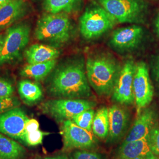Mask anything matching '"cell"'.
<instances>
[{
  "instance_id": "e0dca14e",
  "label": "cell",
  "mask_w": 159,
  "mask_h": 159,
  "mask_svg": "<svg viewBox=\"0 0 159 159\" xmlns=\"http://www.w3.org/2000/svg\"><path fill=\"white\" fill-rule=\"evenodd\" d=\"M60 55L57 48L50 46L35 44L25 52V56L29 64L44 63L56 60Z\"/></svg>"
},
{
  "instance_id": "f546056e",
  "label": "cell",
  "mask_w": 159,
  "mask_h": 159,
  "mask_svg": "<svg viewBox=\"0 0 159 159\" xmlns=\"http://www.w3.org/2000/svg\"><path fill=\"white\" fill-rule=\"evenodd\" d=\"M41 159H70V158L66 154H58L53 156L46 157Z\"/></svg>"
},
{
  "instance_id": "30bf717a",
  "label": "cell",
  "mask_w": 159,
  "mask_h": 159,
  "mask_svg": "<svg viewBox=\"0 0 159 159\" xmlns=\"http://www.w3.org/2000/svg\"><path fill=\"white\" fill-rule=\"evenodd\" d=\"M133 93L137 114L146 108L153 100L154 90L146 64L140 62L136 64L133 79Z\"/></svg>"
},
{
  "instance_id": "e575fe53",
  "label": "cell",
  "mask_w": 159,
  "mask_h": 159,
  "mask_svg": "<svg viewBox=\"0 0 159 159\" xmlns=\"http://www.w3.org/2000/svg\"><path fill=\"white\" fill-rule=\"evenodd\" d=\"M159 159V157H154V158H153V159Z\"/></svg>"
},
{
  "instance_id": "7a4b0ae2",
  "label": "cell",
  "mask_w": 159,
  "mask_h": 159,
  "mask_svg": "<svg viewBox=\"0 0 159 159\" xmlns=\"http://www.w3.org/2000/svg\"><path fill=\"white\" fill-rule=\"evenodd\" d=\"M121 67L114 57L105 54L89 57L85 71L89 84L99 96H111Z\"/></svg>"
},
{
  "instance_id": "83f0119b",
  "label": "cell",
  "mask_w": 159,
  "mask_h": 159,
  "mask_svg": "<svg viewBox=\"0 0 159 159\" xmlns=\"http://www.w3.org/2000/svg\"><path fill=\"white\" fill-rule=\"evenodd\" d=\"M14 90L11 83L5 80L0 79V98L11 97Z\"/></svg>"
},
{
  "instance_id": "4dcf8cb0",
  "label": "cell",
  "mask_w": 159,
  "mask_h": 159,
  "mask_svg": "<svg viewBox=\"0 0 159 159\" xmlns=\"http://www.w3.org/2000/svg\"><path fill=\"white\" fill-rule=\"evenodd\" d=\"M4 38H5V36H3L2 35H0V53L2 50V47H3L4 42Z\"/></svg>"
},
{
  "instance_id": "603a6c76",
  "label": "cell",
  "mask_w": 159,
  "mask_h": 159,
  "mask_svg": "<svg viewBox=\"0 0 159 159\" xmlns=\"http://www.w3.org/2000/svg\"><path fill=\"white\" fill-rule=\"evenodd\" d=\"M95 113L93 108L89 109L78 114L71 120L80 127L91 131Z\"/></svg>"
},
{
  "instance_id": "ffe728a7",
  "label": "cell",
  "mask_w": 159,
  "mask_h": 159,
  "mask_svg": "<svg viewBox=\"0 0 159 159\" xmlns=\"http://www.w3.org/2000/svg\"><path fill=\"white\" fill-rule=\"evenodd\" d=\"M56 62V60H52L44 63L29 64L23 68L21 75L35 80H41L51 72Z\"/></svg>"
},
{
  "instance_id": "484cf974",
  "label": "cell",
  "mask_w": 159,
  "mask_h": 159,
  "mask_svg": "<svg viewBox=\"0 0 159 159\" xmlns=\"http://www.w3.org/2000/svg\"><path fill=\"white\" fill-rule=\"evenodd\" d=\"M150 148L154 154L159 156V126H156L148 137Z\"/></svg>"
},
{
  "instance_id": "ac0fdd59",
  "label": "cell",
  "mask_w": 159,
  "mask_h": 159,
  "mask_svg": "<svg viewBox=\"0 0 159 159\" xmlns=\"http://www.w3.org/2000/svg\"><path fill=\"white\" fill-rule=\"evenodd\" d=\"M26 156L23 146L0 133V159H25Z\"/></svg>"
},
{
  "instance_id": "6da1fadb",
  "label": "cell",
  "mask_w": 159,
  "mask_h": 159,
  "mask_svg": "<svg viewBox=\"0 0 159 159\" xmlns=\"http://www.w3.org/2000/svg\"><path fill=\"white\" fill-rule=\"evenodd\" d=\"M51 94L66 98L86 99L91 96L84 63L75 61L59 68L50 86Z\"/></svg>"
},
{
  "instance_id": "8fae6325",
  "label": "cell",
  "mask_w": 159,
  "mask_h": 159,
  "mask_svg": "<svg viewBox=\"0 0 159 159\" xmlns=\"http://www.w3.org/2000/svg\"><path fill=\"white\" fill-rule=\"evenodd\" d=\"M28 119L24 111L18 107L0 114V133L21 141Z\"/></svg>"
},
{
  "instance_id": "1f68e13d",
  "label": "cell",
  "mask_w": 159,
  "mask_h": 159,
  "mask_svg": "<svg viewBox=\"0 0 159 159\" xmlns=\"http://www.w3.org/2000/svg\"><path fill=\"white\" fill-rule=\"evenodd\" d=\"M156 76H157V81L159 83V60L157 64V67H156Z\"/></svg>"
},
{
  "instance_id": "ba28073f",
  "label": "cell",
  "mask_w": 159,
  "mask_h": 159,
  "mask_svg": "<svg viewBox=\"0 0 159 159\" xmlns=\"http://www.w3.org/2000/svg\"><path fill=\"white\" fill-rule=\"evenodd\" d=\"M30 28L25 24H18L8 30L0 53V66L14 61L29 43Z\"/></svg>"
},
{
  "instance_id": "3957f363",
  "label": "cell",
  "mask_w": 159,
  "mask_h": 159,
  "mask_svg": "<svg viewBox=\"0 0 159 159\" xmlns=\"http://www.w3.org/2000/svg\"><path fill=\"white\" fill-rule=\"evenodd\" d=\"M71 30V21L66 13H48L39 20L35 37L39 41L60 46L70 39Z\"/></svg>"
},
{
  "instance_id": "7c38bea8",
  "label": "cell",
  "mask_w": 159,
  "mask_h": 159,
  "mask_svg": "<svg viewBox=\"0 0 159 159\" xmlns=\"http://www.w3.org/2000/svg\"><path fill=\"white\" fill-rule=\"evenodd\" d=\"M143 36L142 27L133 25L116 30L110 39V45L120 52L133 51L140 44Z\"/></svg>"
},
{
  "instance_id": "d590c367",
  "label": "cell",
  "mask_w": 159,
  "mask_h": 159,
  "mask_svg": "<svg viewBox=\"0 0 159 159\" xmlns=\"http://www.w3.org/2000/svg\"><path fill=\"white\" fill-rule=\"evenodd\" d=\"M4 5H5V4H4ZM3 6H4V5H3ZM0 6V8H1V7H2V6Z\"/></svg>"
},
{
  "instance_id": "cb8c5ba5",
  "label": "cell",
  "mask_w": 159,
  "mask_h": 159,
  "mask_svg": "<svg viewBox=\"0 0 159 159\" xmlns=\"http://www.w3.org/2000/svg\"><path fill=\"white\" fill-rule=\"evenodd\" d=\"M50 134L51 133L43 131L39 129L31 132L24 133L21 141L29 146H36L41 144L44 137Z\"/></svg>"
},
{
  "instance_id": "836d02e7",
  "label": "cell",
  "mask_w": 159,
  "mask_h": 159,
  "mask_svg": "<svg viewBox=\"0 0 159 159\" xmlns=\"http://www.w3.org/2000/svg\"><path fill=\"white\" fill-rule=\"evenodd\" d=\"M156 28H157V32H158V33H159V16H158V17H157V21H156Z\"/></svg>"
},
{
  "instance_id": "f1b7e54d",
  "label": "cell",
  "mask_w": 159,
  "mask_h": 159,
  "mask_svg": "<svg viewBox=\"0 0 159 159\" xmlns=\"http://www.w3.org/2000/svg\"><path fill=\"white\" fill-rule=\"evenodd\" d=\"M39 123L37 120L34 119H29L25 123L24 133L37 130L39 129Z\"/></svg>"
},
{
  "instance_id": "2e32d148",
  "label": "cell",
  "mask_w": 159,
  "mask_h": 159,
  "mask_svg": "<svg viewBox=\"0 0 159 159\" xmlns=\"http://www.w3.org/2000/svg\"><path fill=\"white\" fill-rule=\"evenodd\" d=\"M27 11V5L24 0H11L0 8V29L11 25L23 17Z\"/></svg>"
},
{
  "instance_id": "5b68a950",
  "label": "cell",
  "mask_w": 159,
  "mask_h": 159,
  "mask_svg": "<svg viewBox=\"0 0 159 159\" xmlns=\"http://www.w3.org/2000/svg\"><path fill=\"white\" fill-rule=\"evenodd\" d=\"M119 23H142L146 6L143 0H97Z\"/></svg>"
},
{
  "instance_id": "52a82bcc",
  "label": "cell",
  "mask_w": 159,
  "mask_h": 159,
  "mask_svg": "<svg viewBox=\"0 0 159 159\" xmlns=\"http://www.w3.org/2000/svg\"><path fill=\"white\" fill-rule=\"evenodd\" d=\"M63 136V152L72 150H90L98 144L97 137L75 124L71 120L63 121L61 125Z\"/></svg>"
},
{
  "instance_id": "9c48e42d",
  "label": "cell",
  "mask_w": 159,
  "mask_h": 159,
  "mask_svg": "<svg viewBox=\"0 0 159 159\" xmlns=\"http://www.w3.org/2000/svg\"><path fill=\"white\" fill-rule=\"evenodd\" d=\"M136 64L131 60L127 61L121 68L111 94L115 102L122 106L132 105L134 100L133 79Z\"/></svg>"
},
{
  "instance_id": "8992f818",
  "label": "cell",
  "mask_w": 159,
  "mask_h": 159,
  "mask_svg": "<svg viewBox=\"0 0 159 159\" xmlns=\"http://www.w3.org/2000/svg\"><path fill=\"white\" fill-rule=\"evenodd\" d=\"M96 102L83 98H60L51 100L43 104V113L62 123L85 110L93 108Z\"/></svg>"
},
{
  "instance_id": "277c9868",
  "label": "cell",
  "mask_w": 159,
  "mask_h": 159,
  "mask_svg": "<svg viewBox=\"0 0 159 159\" xmlns=\"http://www.w3.org/2000/svg\"><path fill=\"white\" fill-rule=\"evenodd\" d=\"M117 23L102 6L89 7L80 18V30L87 40L96 39L113 28Z\"/></svg>"
},
{
  "instance_id": "4316f807",
  "label": "cell",
  "mask_w": 159,
  "mask_h": 159,
  "mask_svg": "<svg viewBox=\"0 0 159 159\" xmlns=\"http://www.w3.org/2000/svg\"><path fill=\"white\" fill-rule=\"evenodd\" d=\"M19 104L20 103L17 100L12 97L9 98H0V114L17 107Z\"/></svg>"
},
{
  "instance_id": "7402d4cb",
  "label": "cell",
  "mask_w": 159,
  "mask_h": 159,
  "mask_svg": "<svg viewBox=\"0 0 159 159\" xmlns=\"http://www.w3.org/2000/svg\"><path fill=\"white\" fill-rule=\"evenodd\" d=\"M81 0H44V7L51 14L71 13L78 9Z\"/></svg>"
},
{
  "instance_id": "d4e9b609",
  "label": "cell",
  "mask_w": 159,
  "mask_h": 159,
  "mask_svg": "<svg viewBox=\"0 0 159 159\" xmlns=\"http://www.w3.org/2000/svg\"><path fill=\"white\" fill-rule=\"evenodd\" d=\"M70 159H104L100 153L88 150H78L70 156Z\"/></svg>"
},
{
  "instance_id": "d6986e66",
  "label": "cell",
  "mask_w": 159,
  "mask_h": 159,
  "mask_svg": "<svg viewBox=\"0 0 159 159\" xmlns=\"http://www.w3.org/2000/svg\"><path fill=\"white\" fill-rule=\"evenodd\" d=\"M18 90L22 100L28 105H33L39 102L43 97V91L40 85L27 80L19 82Z\"/></svg>"
},
{
  "instance_id": "9a60e30c",
  "label": "cell",
  "mask_w": 159,
  "mask_h": 159,
  "mask_svg": "<svg viewBox=\"0 0 159 159\" xmlns=\"http://www.w3.org/2000/svg\"><path fill=\"white\" fill-rule=\"evenodd\" d=\"M157 157L154 154L148 137L139 140L123 143L112 159H151Z\"/></svg>"
},
{
  "instance_id": "d6a6232c",
  "label": "cell",
  "mask_w": 159,
  "mask_h": 159,
  "mask_svg": "<svg viewBox=\"0 0 159 159\" xmlns=\"http://www.w3.org/2000/svg\"><path fill=\"white\" fill-rule=\"evenodd\" d=\"M11 1V0H0V6H3Z\"/></svg>"
},
{
  "instance_id": "44dd1931",
  "label": "cell",
  "mask_w": 159,
  "mask_h": 159,
  "mask_svg": "<svg viewBox=\"0 0 159 159\" xmlns=\"http://www.w3.org/2000/svg\"><path fill=\"white\" fill-rule=\"evenodd\" d=\"M108 129V108L102 107L98 109L95 113L92 125V131L97 137L101 139H107Z\"/></svg>"
},
{
  "instance_id": "5bb4252c",
  "label": "cell",
  "mask_w": 159,
  "mask_h": 159,
  "mask_svg": "<svg viewBox=\"0 0 159 159\" xmlns=\"http://www.w3.org/2000/svg\"><path fill=\"white\" fill-rule=\"evenodd\" d=\"M156 121L157 115L153 109L146 107L144 108L138 114L133 125L123 143L148 138L152 131L156 126Z\"/></svg>"
},
{
  "instance_id": "4fadbf2b",
  "label": "cell",
  "mask_w": 159,
  "mask_h": 159,
  "mask_svg": "<svg viewBox=\"0 0 159 159\" xmlns=\"http://www.w3.org/2000/svg\"><path fill=\"white\" fill-rule=\"evenodd\" d=\"M109 129L107 140L109 143L118 142L125 136L130 123V114L120 104H114L108 108Z\"/></svg>"
}]
</instances>
